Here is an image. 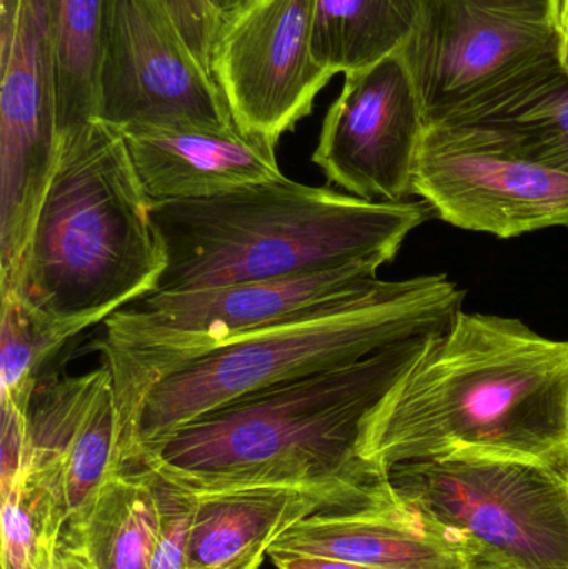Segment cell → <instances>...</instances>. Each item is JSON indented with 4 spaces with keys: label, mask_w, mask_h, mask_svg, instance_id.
<instances>
[{
    "label": "cell",
    "mask_w": 568,
    "mask_h": 569,
    "mask_svg": "<svg viewBox=\"0 0 568 569\" xmlns=\"http://www.w3.org/2000/svg\"><path fill=\"white\" fill-rule=\"evenodd\" d=\"M454 455L568 463V341L460 310L369 415L360 457L389 473Z\"/></svg>",
    "instance_id": "1"
},
{
    "label": "cell",
    "mask_w": 568,
    "mask_h": 569,
    "mask_svg": "<svg viewBox=\"0 0 568 569\" xmlns=\"http://www.w3.org/2000/svg\"><path fill=\"white\" fill-rule=\"evenodd\" d=\"M430 335L210 411L147 450L136 467L193 493L382 483L387 475L360 457L363 428Z\"/></svg>",
    "instance_id": "2"
},
{
    "label": "cell",
    "mask_w": 568,
    "mask_h": 569,
    "mask_svg": "<svg viewBox=\"0 0 568 569\" xmlns=\"http://www.w3.org/2000/svg\"><path fill=\"white\" fill-rule=\"evenodd\" d=\"M122 130L92 120L60 137L16 295L72 340L156 293L167 253Z\"/></svg>",
    "instance_id": "3"
},
{
    "label": "cell",
    "mask_w": 568,
    "mask_h": 569,
    "mask_svg": "<svg viewBox=\"0 0 568 569\" xmlns=\"http://www.w3.org/2000/svg\"><path fill=\"white\" fill-rule=\"evenodd\" d=\"M152 213L167 253L157 291H182L356 263L383 267L434 210L426 202H376L286 177L210 199L153 202Z\"/></svg>",
    "instance_id": "4"
},
{
    "label": "cell",
    "mask_w": 568,
    "mask_h": 569,
    "mask_svg": "<svg viewBox=\"0 0 568 569\" xmlns=\"http://www.w3.org/2000/svg\"><path fill=\"white\" fill-rule=\"evenodd\" d=\"M464 295L446 276L380 280L179 365L143 395L133 418L127 467L139 463L147 450L183 425L240 398L444 330L462 310Z\"/></svg>",
    "instance_id": "5"
},
{
    "label": "cell",
    "mask_w": 568,
    "mask_h": 569,
    "mask_svg": "<svg viewBox=\"0 0 568 569\" xmlns=\"http://www.w3.org/2000/svg\"><path fill=\"white\" fill-rule=\"evenodd\" d=\"M560 0H422L400 52L427 127L486 123L562 72Z\"/></svg>",
    "instance_id": "6"
},
{
    "label": "cell",
    "mask_w": 568,
    "mask_h": 569,
    "mask_svg": "<svg viewBox=\"0 0 568 569\" xmlns=\"http://www.w3.org/2000/svg\"><path fill=\"white\" fill-rule=\"evenodd\" d=\"M387 478L467 561L568 569V463L454 455L397 465Z\"/></svg>",
    "instance_id": "7"
},
{
    "label": "cell",
    "mask_w": 568,
    "mask_h": 569,
    "mask_svg": "<svg viewBox=\"0 0 568 569\" xmlns=\"http://www.w3.org/2000/svg\"><path fill=\"white\" fill-rule=\"evenodd\" d=\"M413 196L444 222L499 239L568 227V173L492 123L427 127Z\"/></svg>",
    "instance_id": "8"
},
{
    "label": "cell",
    "mask_w": 568,
    "mask_h": 569,
    "mask_svg": "<svg viewBox=\"0 0 568 569\" xmlns=\"http://www.w3.org/2000/svg\"><path fill=\"white\" fill-rule=\"evenodd\" d=\"M60 153L50 0H0V269L22 266Z\"/></svg>",
    "instance_id": "9"
},
{
    "label": "cell",
    "mask_w": 568,
    "mask_h": 569,
    "mask_svg": "<svg viewBox=\"0 0 568 569\" xmlns=\"http://www.w3.org/2000/svg\"><path fill=\"white\" fill-rule=\"evenodd\" d=\"M97 119L130 126L239 129L222 90L159 0H113Z\"/></svg>",
    "instance_id": "10"
},
{
    "label": "cell",
    "mask_w": 568,
    "mask_h": 569,
    "mask_svg": "<svg viewBox=\"0 0 568 569\" xmlns=\"http://www.w3.org/2000/svg\"><path fill=\"white\" fill-rule=\"evenodd\" d=\"M313 12L316 0H246L223 19L210 73L247 136L277 146L332 79L313 59Z\"/></svg>",
    "instance_id": "11"
},
{
    "label": "cell",
    "mask_w": 568,
    "mask_h": 569,
    "mask_svg": "<svg viewBox=\"0 0 568 569\" xmlns=\"http://www.w3.org/2000/svg\"><path fill=\"white\" fill-rule=\"evenodd\" d=\"M427 132L426 113L402 52L346 73L323 119L312 162L330 183L376 202H407Z\"/></svg>",
    "instance_id": "12"
},
{
    "label": "cell",
    "mask_w": 568,
    "mask_h": 569,
    "mask_svg": "<svg viewBox=\"0 0 568 569\" xmlns=\"http://www.w3.org/2000/svg\"><path fill=\"white\" fill-rule=\"evenodd\" d=\"M373 487H256L196 493L183 569H259L272 545L303 518L386 500Z\"/></svg>",
    "instance_id": "13"
},
{
    "label": "cell",
    "mask_w": 568,
    "mask_h": 569,
    "mask_svg": "<svg viewBox=\"0 0 568 569\" xmlns=\"http://www.w3.org/2000/svg\"><path fill=\"white\" fill-rule=\"evenodd\" d=\"M120 130L153 202L210 199L286 179L276 143L240 129L130 126Z\"/></svg>",
    "instance_id": "14"
},
{
    "label": "cell",
    "mask_w": 568,
    "mask_h": 569,
    "mask_svg": "<svg viewBox=\"0 0 568 569\" xmlns=\"http://www.w3.org/2000/svg\"><path fill=\"white\" fill-rule=\"evenodd\" d=\"M269 555H316L376 569H466L467 555L393 491L349 510L320 511L290 527Z\"/></svg>",
    "instance_id": "15"
},
{
    "label": "cell",
    "mask_w": 568,
    "mask_h": 569,
    "mask_svg": "<svg viewBox=\"0 0 568 569\" xmlns=\"http://www.w3.org/2000/svg\"><path fill=\"white\" fill-rule=\"evenodd\" d=\"M93 569H150L160 537L152 471L126 468L97 495L76 537Z\"/></svg>",
    "instance_id": "16"
},
{
    "label": "cell",
    "mask_w": 568,
    "mask_h": 569,
    "mask_svg": "<svg viewBox=\"0 0 568 569\" xmlns=\"http://www.w3.org/2000/svg\"><path fill=\"white\" fill-rule=\"evenodd\" d=\"M422 0H316L312 53L323 69L350 73L400 52Z\"/></svg>",
    "instance_id": "17"
},
{
    "label": "cell",
    "mask_w": 568,
    "mask_h": 569,
    "mask_svg": "<svg viewBox=\"0 0 568 569\" xmlns=\"http://www.w3.org/2000/svg\"><path fill=\"white\" fill-rule=\"evenodd\" d=\"M113 0H50L60 137L97 119L99 69Z\"/></svg>",
    "instance_id": "18"
},
{
    "label": "cell",
    "mask_w": 568,
    "mask_h": 569,
    "mask_svg": "<svg viewBox=\"0 0 568 569\" xmlns=\"http://www.w3.org/2000/svg\"><path fill=\"white\" fill-rule=\"evenodd\" d=\"M67 523L63 471L29 470L2 495V569H36Z\"/></svg>",
    "instance_id": "19"
},
{
    "label": "cell",
    "mask_w": 568,
    "mask_h": 569,
    "mask_svg": "<svg viewBox=\"0 0 568 569\" xmlns=\"http://www.w3.org/2000/svg\"><path fill=\"white\" fill-rule=\"evenodd\" d=\"M119 471H122L119 407L110 377L93 398L67 451L63 463L67 523L62 535L76 537L97 495Z\"/></svg>",
    "instance_id": "20"
},
{
    "label": "cell",
    "mask_w": 568,
    "mask_h": 569,
    "mask_svg": "<svg viewBox=\"0 0 568 569\" xmlns=\"http://www.w3.org/2000/svg\"><path fill=\"white\" fill-rule=\"evenodd\" d=\"M0 398L29 407L47 361L69 341L16 295H0Z\"/></svg>",
    "instance_id": "21"
},
{
    "label": "cell",
    "mask_w": 568,
    "mask_h": 569,
    "mask_svg": "<svg viewBox=\"0 0 568 569\" xmlns=\"http://www.w3.org/2000/svg\"><path fill=\"white\" fill-rule=\"evenodd\" d=\"M502 127L524 152L568 173V73L566 70L520 97L502 116L490 120Z\"/></svg>",
    "instance_id": "22"
},
{
    "label": "cell",
    "mask_w": 568,
    "mask_h": 569,
    "mask_svg": "<svg viewBox=\"0 0 568 569\" xmlns=\"http://www.w3.org/2000/svg\"><path fill=\"white\" fill-rule=\"evenodd\" d=\"M150 471L160 508V537L150 569H183L196 493Z\"/></svg>",
    "instance_id": "23"
},
{
    "label": "cell",
    "mask_w": 568,
    "mask_h": 569,
    "mask_svg": "<svg viewBox=\"0 0 568 569\" xmlns=\"http://www.w3.org/2000/svg\"><path fill=\"white\" fill-rule=\"evenodd\" d=\"M159 2L166 7L190 52L210 73L213 46L222 27V17L209 6L207 0H159Z\"/></svg>",
    "instance_id": "24"
},
{
    "label": "cell",
    "mask_w": 568,
    "mask_h": 569,
    "mask_svg": "<svg viewBox=\"0 0 568 569\" xmlns=\"http://www.w3.org/2000/svg\"><path fill=\"white\" fill-rule=\"evenodd\" d=\"M2 405V438H0V495L7 493L19 480L29 458L27 411L29 407L0 398Z\"/></svg>",
    "instance_id": "25"
},
{
    "label": "cell",
    "mask_w": 568,
    "mask_h": 569,
    "mask_svg": "<svg viewBox=\"0 0 568 569\" xmlns=\"http://www.w3.org/2000/svg\"><path fill=\"white\" fill-rule=\"evenodd\" d=\"M277 569H376L316 555H269Z\"/></svg>",
    "instance_id": "26"
},
{
    "label": "cell",
    "mask_w": 568,
    "mask_h": 569,
    "mask_svg": "<svg viewBox=\"0 0 568 569\" xmlns=\"http://www.w3.org/2000/svg\"><path fill=\"white\" fill-rule=\"evenodd\" d=\"M52 569H93L86 551L77 541L60 537L53 553Z\"/></svg>",
    "instance_id": "27"
},
{
    "label": "cell",
    "mask_w": 568,
    "mask_h": 569,
    "mask_svg": "<svg viewBox=\"0 0 568 569\" xmlns=\"http://www.w3.org/2000/svg\"><path fill=\"white\" fill-rule=\"evenodd\" d=\"M559 30L560 60H562L564 70L568 73V0H560Z\"/></svg>",
    "instance_id": "28"
},
{
    "label": "cell",
    "mask_w": 568,
    "mask_h": 569,
    "mask_svg": "<svg viewBox=\"0 0 568 569\" xmlns=\"http://www.w3.org/2000/svg\"><path fill=\"white\" fill-rule=\"evenodd\" d=\"M207 2H209V6L212 7L223 20L232 16L237 9H240L246 0H207Z\"/></svg>",
    "instance_id": "29"
},
{
    "label": "cell",
    "mask_w": 568,
    "mask_h": 569,
    "mask_svg": "<svg viewBox=\"0 0 568 569\" xmlns=\"http://www.w3.org/2000/svg\"><path fill=\"white\" fill-rule=\"evenodd\" d=\"M466 569H529V568L514 567V565L496 563V561L477 560V558H472V560L467 561Z\"/></svg>",
    "instance_id": "30"
}]
</instances>
